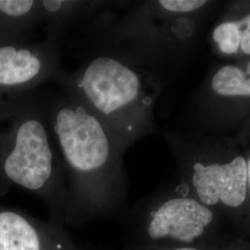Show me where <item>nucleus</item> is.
Wrapping results in <instances>:
<instances>
[{"instance_id":"1","label":"nucleus","mask_w":250,"mask_h":250,"mask_svg":"<svg viewBox=\"0 0 250 250\" xmlns=\"http://www.w3.org/2000/svg\"><path fill=\"white\" fill-rule=\"evenodd\" d=\"M46 92L51 133L62 162L75 226L124 218L125 151L104 123L79 99L60 88Z\"/></svg>"},{"instance_id":"2","label":"nucleus","mask_w":250,"mask_h":250,"mask_svg":"<svg viewBox=\"0 0 250 250\" xmlns=\"http://www.w3.org/2000/svg\"><path fill=\"white\" fill-rule=\"evenodd\" d=\"M74 70L61 69L53 82L104 123L125 150L149 126L151 96L134 65L106 54L81 56Z\"/></svg>"},{"instance_id":"3","label":"nucleus","mask_w":250,"mask_h":250,"mask_svg":"<svg viewBox=\"0 0 250 250\" xmlns=\"http://www.w3.org/2000/svg\"><path fill=\"white\" fill-rule=\"evenodd\" d=\"M212 221V210L197 199L167 196L134 212L128 236L134 250L188 247Z\"/></svg>"},{"instance_id":"4","label":"nucleus","mask_w":250,"mask_h":250,"mask_svg":"<svg viewBox=\"0 0 250 250\" xmlns=\"http://www.w3.org/2000/svg\"><path fill=\"white\" fill-rule=\"evenodd\" d=\"M63 46L47 39L0 45V88H41L62 69Z\"/></svg>"},{"instance_id":"5","label":"nucleus","mask_w":250,"mask_h":250,"mask_svg":"<svg viewBox=\"0 0 250 250\" xmlns=\"http://www.w3.org/2000/svg\"><path fill=\"white\" fill-rule=\"evenodd\" d=\"M0 250H81L62 224L2 209Z\"/></svg>"},{"instance_id":"6","label":"nucleus","mask_w":250,"mask_h":250,"mask_svg":"<svg viewBox=\"0 0 250 250\" xmlns=\"http://www.w3.org/2000/svg\"><path fill=\"white\" fill-rule=\"evenodd\" d=\"M193 170L192 185L203 205L222 202L227 207L237 208L244 203L248 191V170L243 157L224 164L196 163Z\"/></svg>"},{"instance_id":"7","label":"nucleus","mask_w":250,"mask_h":250,"mask_svg":"<svg viewBox=\"0 0 250 250\" xmlns=\"http://www.w3.org/2000/svg\"><path fill=\"white\" fill-rule=\"evenodd\" d=\"M109 3L107 0H41L45 39L64 47L72 32Z\"/></svg>"},{"instance_id":"8","label":"nucleus","mask_w":250,"mask_h":250,"mask_svg":"<svg viewBox=\"0 0 250 250\" xmlns=\"http://www.w3.org/2000/svg\"><path fill=\"white\" fill-rule=\"evenodd\" d=\"M212 88L224 97H250V62L247 70L227 65L215 73Z\"/></svg>"},{"instance_id":"9","label":"nucleus","mask_w":250,"mask_h":250,"mask_svg":"<svg viewBox=\"0 0 250 250\" xmlns=\"http://www.w3.org/2000/svg\"><path fill=\"white\" fill-rule=\"evenodd\" d=\"M213 39L221 52L227 55L236 53L240 45V36L237 21H225L216 27Z\"/></svg>"},{"instance_id":"10","label":"nucleus","mask_w":250,"mask_h":250,"mask_svg":"<svg viewBox=\"0 0 250 250\" xmlns=\"http://www.w3.org/2000/svg\"><path fill=\"white\" fill-rule=\"evenodd\" d=\"M161 7L173 13L185 14L203 7L205 0H160Z\"/></svg>"},{"instance_id":"11","label":"nucleus","mask_w":250,"mask_h":250,"mask_svg":"<svg viewBox=\"0 0 250 250\" xmlns=\"http://www.w3.org/2000/svg\"><path fill=\"white\" fill-rule=\"evenodd\" d=\"M240 36L239 48L246 55H250V14L246 18L237 21Z\"/></svg>"},{"instance_id":"12","label":"nucleus","mask_w":250,"mask_h":250,"mask_svg":"<svg viewBox=\"0 0 250 250\" xmlns=\"http://www.w3.org/2000/svg\"><path fill=\"white\" fill-rule=\"evenodd\" d=\"M146 250H198L191 246L188 247H172V248H160V249H151Z\"/></svg>"},{"instance_id":"13","label":"nucleus","mask_w":250,"mask_h":250,"mask_svg":"<svg viewBox=\"0 0 250 250\" xmlns=\"http://www.w3.org/2000/svg\"><path fill=\"white\" fill-rule=\"evenodd\" d=\"M247 170H248V185L250 188V161L247 162Z\"/></svg>"}]
</instances>
